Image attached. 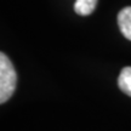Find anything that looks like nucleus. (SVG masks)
<instances>
[{"label": "nucleus", "instance_id": "1", "mask_svg": "<svg viewBox=\"0 0 131 131\" xmlns=\"http://www.w3.org/2000/svg\"><path fill=\"white\" fill-rule=\"evenodd\" d=\"M17 74L9 57L0 53V103L9 101L16 90Z\"/></svg>", "mask_w": 131, "mask_h": 131}, {"label": "nucleus", "instance_id": "2", "mask_svg": "<svg viewBox=\"0 0 131 131\" xmlns=\"http://www.w3.org/2000/svg\"><path fill=\"white\" fill-rule=\"evenodd\" d=\"M118 24L123 35L131 40V6L120 10L118 15Z\"/></svg>", "mask_w": 131, "mask_h": 131}, {"label": "nucleus", "instance_id": "3", "mask_svg": "<svg viewBox=\"0 0 131 131\" xmlns=\"http://www.w3.org/2000/svg\"><path fill=\"white\" fill-rule=\"evenodd\" d=\"M118 86L124 94L131 97V67H125L122 69L118 78Z\"/></svg>", "mask_w": 131, "mask_h": 131}, {"label": "nucleus", "instance_id": "4", "mask_svg": "<svg viewBox=\"0 0 131 131\" xmlns=\"http://www.w3.org/2000/svg\"><path fill=\"white\" fill-rule=\"evenodd\" d=\"M97 0H77L74 4V11L80 16H89L95 11Z\"/></svg>", "mask_w": 131, "mask_h": 131}]
</instances>
